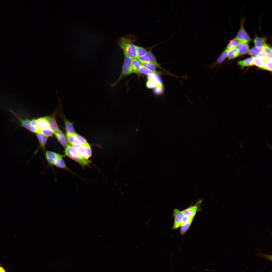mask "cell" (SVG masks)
Returning <instances> with one entry per match:
<instances>
[{
  "mask_svg": "<svg viewBox=\"0 0 272 272\" xmlns=\"http://www.w3.org/2000/svg\"><path fill=\"white\" fill-rule=\"evenodd\" d=\"M263 51L267 55L269 59L272 60V49L270 47L266 44L262 47Z\"/></svg>",
  "mask_w": 272,
  "mask_h": 272,
  "instance_id": "83f0119b",
  "label": "cell"
},
{
  "mask_svg": "<svg viewBox=\"0 0 272 272\" xmlns=\"http://www.w3.org/2000/svg\"><path fill=\"white\" fill-rule=\"evenodd\" d=\"M262 69L271 71L272 61L269 60L264 61Z\"/></svg>",
  "mask_w": 272,
  "mask_h": 272,
  "instance_id": "836d02e7",
  "label": "cell"
},
{
  "mask_svg": "<svg viewBox=\"0 0 272 272\" xmlns=\"http://www.w3.org/2000/svg\"><path fill=\"white\" fill-rule=\"evenodd\" d=\"M54 133L61 145L66 147L68 145V141L62 132L59 129Z\"/></svg>",
  "mask_w": 272,
  "mask_h": 272,
  "instance_id": "30bf717a",
  "label": "cell"
},
{
  "mask_svg": "<svg viewBox=\"0 0 272 272\" xmlns=\"http://www.w3.org/2000/svg\"><path fill=\"white\" fill-rule=\"evenodd\" d=\"M192 221L189 222L181 226L180 233L181 234H184L188 230L190 227Z\"/></svg>",
  "mask_w": 272,
  "mask_h": 272,
  "instance_id": "e575fe53",
  "label": "cell"
},
{
  "mask_svg": "<svg viewBox=\"0 0 272 272\" xmlns=\"http://www.w3.org/2000/svg\"><path fill=\"white\" fill-rule=\"evenodd\" d=\"M63 157L58 158L54 166L57 167L64 169L68 171L73 173L67 166L63 159Z\"/></svg>",
  "mask_w": 272,
  "mask_h": 272,
  "instance_id": "e0dca14e",
  "label": "cell"
},
{
  "mask_svg": "<svg viewBox=\"0 0 272 272\" xmlns=\"http://www.w3.org/2000/svg\"><path fill=\"white\" fill-rule=\"evenodd\" d=\"M30 124L32 126L37 127V119H33L30 120Z\"/></svg>",
  "mask_w": 272,
  "mask_h": 272,
  "instance_id": "74e56055",
  "label": "cell"
},
{
  "mask_svg": "<svg viewBox=\"0 0 272 272\" xmlns=\"http://www.w3.org/2000/svg\"><path fill=\"white\" fill-rule=\"evenodd\" d=\"M140 62L142 65L148 69L153 71H157L156 70V67H157L154 64L145 61H141Z\"/></svg>",
  "mask_w": 272,
  "mask_h": 272,
  "instance_id": "484cf974",
  "label": "cell"
},
{
  "mask_svg": "<svg viewBox=\"0 0 272 272\" xmlns=\"http://www.w3.org/2000/svg\"><path fill=\"white\" fill-rule=\"evenodd\" d=\"M65 156L80 164L83 166L88 165L90 163L88 160L82 158L76 149L72 145H68L64 150Z\"/></svg>",
  "mask_w": 272,
  "mask_h": 272,
  "instance_id": "7a4b0ae2",
  "label": "cell"
},
{
  "mask_svg": "<svg viewBox=\"0 0 272 272\" xmlns=\"http://www.w3.org/2000/svg\"><path fill=\"white\" fill-rule=\"evenodd\" d=\"M37 127L40 130L41 129L43 128L49 127L48 123L44 117L39 118L37 119Z\"/></svg>",
  "mask_w": 272,
  "mask_h": 272,
  "instance_id": "ffe728a7",
  "label": "cell"
},
{
  "mask_svg": "<svg viewBox=\"0 0 272 272\" xmlns=\"http://www.w3.org/2000/svg\"><path fill=\"white\" fill-rule=\"evenodd\" d=\"M124 55V60L121 74L118 79L111 85L112 87H115L123 78L133 73L131 65L132 59L127 55Z\"/></svg>",
  "mask_w": 272,
  "mask_h": 272,
  "instance_id": "3957f363",
  "label": "cell"
},
{
  "mask_svg": "<svg viewBox=\"0 0 272 272\" xmlns=\"http://www.w3.org/2000/svg\"><path fill=\"white\" fill-rule=\"evenodd\" d=\"M40 132L48 138L53 133L52 130L49 127H44L41 128L40 130Z\"/></svg>",
  "mask_w": 272,
  "mask_h": 272,
  "instance_id": "4dcf8cb0",
  "label": "cell"
},
{
  "mask_svg": "<svg viewBox=\"0 0 272 272\" xmlns=\"http://www.w3.org/2000/svg\"><path fill=\"white\" fill-rule=\"evenodd\" d=\"M259 254H257V255L258 256L262 257L266 259L267 260H269L272 261V255H269L266 254H263L261 253L259 251Z\"/></svg>",
  "mask_w": 272,
  "mask_h": 272,
  "instance_id": "8d00e7d4",
  "label": "cell"
},
{
  "mask_svg": "<svg viewBox=\"0 0 272 272\" xmlns=\"http://www.w3.org/2000/svg\"><path fill=\"white\" fill-rule=\"evenodd\" d=\"M44 117L53 133L59 129L56 120L55 114L46 116Z\"/></svg>",
  "mask_w": 272,
  "mask_h": 272,
  "instance_id": "9c48e42d",
  "label": "cell"
},
{
  "mask_svg": "<svg viewBox=\"0 0 272 272\" xmlns=\"http://www.w3.org/2000/svg\"><path fill=\"white\" fill-rule=\"evenodd\" d=\"M254 56L251 57L238 62L239 64L242 67L249 66L253 65Z\"/></svg>",
  "mask_w": 272,
  "mask_h": 272,
  "instance_id": "44dd1931",
  "label": "cell"
},
{
  "mask_svg": "<svg viewBox=\"0 0 272 272\" xmlns=\"http://www.w3.org/2000/svg\"><path fill=\"white\" fill-rule=\"evenodd\" d=\"M240 42L236 39L234 38L229 41V43L227 45L226 49L229 50L231 49L236 47Z\"/></svg>",
  "mask_w": 272,
  "mask_h": 272,
  "instance_id": "f1b7e54d",
  "label": "cell"
},
{
  "mask_svg": "<svg viewBox=\"0 0 272 272\" xmlns=\"http://www.w3.org/2000/svg\"><path fill=\"white\" fill-rule=\"evenodd\" d=\"M243 22L241 23L240 29L237 33L236 38L240 42L248 43L251 41V39L244 28Z\"/></svg>",
  "mask_w": 272,
  "mask_h": 272,
  "instance_id": "52a82bcc",
  "label": "cell"
},
{
  "mask_svg": "<svg viewBox=\"0 0 272 272\" xmlns=\"http://www.w3.org/2000/svg\"><path fill=\"white\" fill-rule=\"evenodd\" d=\"M239 55L236 47L232 48L228 50V59H230L235 58Z\"/></svg>",
  "mask_w": 272,
  "mask_h": 272,
  "instance_id": "7402d4cb",
  "label": "cell"
},
{
  "mask_svg": "<svg viewBox=\"0 0 272 272\" xmlns=\"http://www.w3.org/2000/svg\"><path fill=\"white\" fill-rule=\"evenodd\" d=\"M239 54L244 55L248 53L249 50V47L248 43L240 42L236 47Z\"/></svg>",
  "mask_w": 272,
  "mask_h": 272,
  "instance_id": "4fadbf2b",
  "label": "cell"
},
{
  "mask_svg": "<svg viewBox=\"0 0 272 272\" xmlns=\"http://www.w3.org/2000/svg\"><path fill=\"white\" fill-rule=\"evenodd\" d=\"M0 272H6L4 268L0 264Z\"/></svg>",
  "mask_w": 272,
  "mask_h": 272,
  "instance_id": "f35d334b",
  "label": "cell"
},
{
  "mask_svg": "<svg viewBox=\"0 0 272 272\" xmlns=\"http://www.w3.org/2000/svg\"><path fill=\"white\" fill-rule=\"evenodd\" d=\"M147 81L146 83L147 87L150 89L156 88L157 89H163V86L159 75L154 74L147 75Z\"/></svg>",
  "mask_w": 272,
  "mask_h": 272,
  "instance_id": "277c9868",
  "label": "cell"
},
{
  "mask_svg": "<svg viewBox=\"0 0 272 272\" xmlns=\"http://www.w3.org/2000/svg\"><path fill=\"white\" fill-rule=\"evenodd\" d=\"M65 129L66 134L76 135L77 134L75 132L73 123L67 120H64Z\"/></svg>",
  "mask_w": 272,
  "mask_h": 272,
  "instance_id": "9a60e30c",
  "label": "cell"
},
{
  "mask_svg": "<svg viewBox=\"0 0 272 272\" xmlns=\"http://www.w3.org/2000/svg\"><path fill=\"white\" fill-rule=\"evenodd\" d=\"M141 64L137 59L132 60L131 65L133 73L137 74H140L139 69Z\"/></svg>",
  "mask_w": 272,
  "mask_h": 272,
  "instance_id": "d6986e66",
  "label": "cell"
},
{
  "mask_svg": "<svg viewBox=\"0 0 272 272\" xmlns=\"http://www.w3.org/2000/svg\"><path fill=\"white\" fill-rule=\"evenodd\" d=\"M194 217L185 216L184 215L180 223V226L191 221H192Z\"/></svg>",
  "mask_w": 272,
  "mask_h": 272,
  "instance_id": "1f68e13d",
  "label": "cell"
},
{
  "mask_svg": "<svg viewBox=\"0 0 272 272\" xmlns=\"http://www.w3.org/2000/svg\"><path fill=\"white\" fill-rule=\"evenodd\" d=\"M255 56L261 58L264 61L269 60L263 51L255 55Z\"/></svg>",
  "mask_w": 272,
  "mask_h": 272,
  "instance_id": "d590c367",
  "label": "cell"
},
{
  "mask_svg": "<svg viewBox=\"0 0 272 272\" xmlns=\"http://www.w3.org/2000/svg\"><path fill=\"white\" fill-rule=\"evenodd\" d=\"M36 134L41 146L45 149L48 137L40 132Z\"/></svg>",
  "mask_w": 272,
  "mask_h": 272,
  "instance_id": "2e32d148",
  "label": "cell"
},
{
  "mask_svg": "<svg viewBox=\"0 0 272 272\" xmlns=\"http://www.w3.org/2000/svg\"><path fill=\"white\" fill-rule=\"evenodd\" d=\"M137 37L133 34H129L121 37L119 39L118 44L121 48L124 55L132 59H137L136 46L134 44Z\"/></svg>",
  "mask_w": 272,
  "mask_h": 272,
  "instance_id": "6da1fadb",
  "label": "cell"
},
{
  "mask_svg": "<svg viewBox=\"0 0 272 272\" xmlns=\"http://www.w3.org/2000/svg\"><path fill=\"white\" fill-rule=\"evenodd\" d=\"M139 72L140 74H142L147 75L154 74L159 75L160 74H161V72H159L152 71L147 68L141 64L140 66Z\"/></svg>",
  "mask_w": 272,
  "mask_h": 272,
  "instance_id": "ac0fdd59",
  "label": "cell"
},
{
  "mask_svg": "<svg viewBox=\"0 0 272 272\" xmlns=\"http://www.w3.org/2000/svg\"><path fill=\"white\" fill-rule=\"evenodd\" d=\"M228 51L225 50L220 56L216 61L210 64L209 68L210 70L213 69L218 64L222 63L228 56Z\"/></svg>",
  "mask_w": 272,
  "mask_h": 272,
  "instance_id": "8fae6325",
  "label": "cell"
},
{
  "mask_svg": "<svg viewBox=\"0 0 272 272\" xmlns=\"http://www.w3.org/2000/svg\"><path fill=\"white\" fill-rule=\"evenodd\" d=\"M262 51V47L255 46L249 50L248 53L251 55H256Z\"/></svg>",
  "mask_w": 272,
  "mask_h": 272,
  "instance_id": "4316f807",
  "label": "cell"
},
{
  "mask_svg": "<svg viewBox=\"0 0 272 272\" xmlns=\"http://www.w3.org/2000/svg\"><path fill=\"white\" fill-rule=\"evenodd\" d=\"M77 135L66 134V137L67 141L72 145L79 144L76 137Z\"/></svg>",
  "mask_w": 272,
  "mask_h": 272,
  "instance_id": "603a6c76",
  "label": "cell"
},
{
  "mask_svg": "<svg viewBox=\"0 0 272 272\" xmlns=\"http://www.w3.org/2000/svg\"><path fill=\"white\" fill-rule=\"evenodd\" d=\"M147 48L136 46V52L137 58L144 56L147 52Z\"/></svg>",
  "mask_w": 272,
  "mask_h": 272,
  "instance_id": "d4e9b609",
  "label": "cell"
},
{
  "mask_svg": "<svg viewBox=\"0 0 272 272\" xmlns=\"http://www.w3.org/2000/svg\"><path fill=\"white\" fill-rule=\"evenodd\" d=\"M173 215L174 220L172 229L174 230L180 227V223L184 214L182 211L176 209L173 211Z\"/></svg>",
  "mask_w": 272,
  "mask_h": 272,
  "instance_id": "ba28073f",
  "label": "cell"
},
{
  "mask_svg": "<svg viewBox=\"0 0 272 272\" xmlns=\"http://www.w3.org/2000/svg\"><path fill=\"white\" fill-rule=\"evenodd\" d=\"M72 146L76 149L82 158L85 159H89L90 157L87 154L83 146L79 144L74 145Z\"/></svg>",
  "mask_w": 272,
  "mask_h": 272,
  "instance_id": "7c38bea8",
  "label": "cell"
},
{
  "mask_svg": "<svg viewBox=\"0 0 272 272\" xmlns=\"http://www.w3.org/2000/svg\"><path fill=\"white\" fill-rule=\"evenodd\" d=\"M46 158L48 163L51 166H54L57 160L63 155L50 151H46L45 153Z\"/></svg>",
  "mask_w": 272,
  "mask_h": 272,
  "instance_id": "8992f818",
  "label": "cell"
},
{
  "mask_svg": "<svg viewBox=\"0 0 272 272\" xmlns=\"http://www.w3.org/2000/svg\"><path fill=\"white\" fill-rule=\"evenodd\" d=\"M264 62V61L261 58L256 56L254 57L253 60V65L262 69Z\"/></svg>",
  "mask_w": 272,
  "mask_h": 272,
  "instance_id": "f546056e",
  "label": "cell"
},
{
  "mask_svg": "<svg viewBox=\"0 0 272 272\" xmlns=\"http://www.w3.org/2000/svg\"><path fill=\"white\" fill-rule=\"evenodd\" d=\"M198 208L197 205H195L185 209L182 212L185 216L194 217L197 211Z\"/></svg>",
  "mask_w": 272,
  "mask_h": 272,
  "instance_id": "5bb4252c",
  "label": "cell"
},
{
  "mask_svg": "<svg viewBox=\"0 0 272 272\" xmlns=\"http://www.w3.org/2000/svg\"><path fill=\"white\" fill-rule=\"evenodd\" d=\"M138 59L139 61H145L152 63L157 67H160L159 64L157 61L156 58L152 52L150 48L147 51L146 54L143 56L138 57Z\"/></svg>",
  "mask_w": 272,
  "mask_h": 272,
  "instance_id": "5b68a950",
  "label": "cell"
},
{
  "mask_svg": "<svg viewBox=\"0 0 272 272\" xmlns=\"http://www.w3.org/2000/svg\"><path fill=\"white\" fill-rule=\"evenodd\" d=\"M254 41L256 47H262L266 44L264 39L258 37H256Z\"/></svg>",
  "mask_w": 272,
  "mask_h": 272,
  "instance_id": "cb8c5ba5",
  "label": "cell"
},
{
  "mask_svg": "<svg viewBox=\"0 0 272 272\" xmlns=\"http://www.w3.org/2000/svg\"><path fill=\"white\" fill-rule=\"evenodd\" d=\"M76 137L79 144L84 146H88L89 145L86 140L82 137L77 134Z\"/></svg>",
  "mask_w": 272,
  "mask_h": 272,
  "instance_id": "d6a6232c",
  "label": "cell"
}]
</instances>
